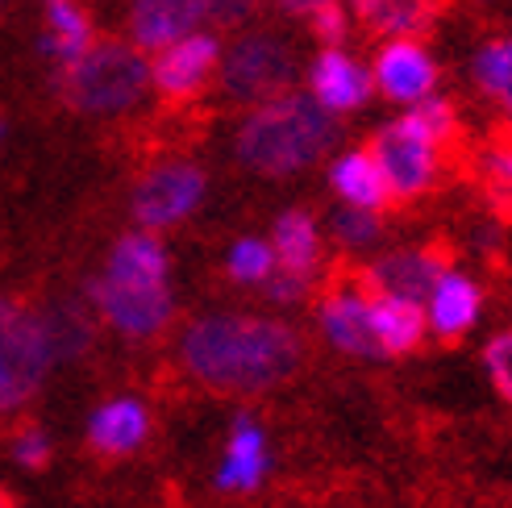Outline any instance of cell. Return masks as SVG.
Listing matches in <instances>:
<instances>
[{
	"label": "cell",
	"mask_w": 512,
	"mask_h": 508,
	"mask_svg": "<svg viewBox=\"0 0 512 508\" xmlns=\"http://www.w3.org/2000/svg\"><path fill=\"white\" fill-rule=\"evenodd\" d=\"M304 17H309L313 34H317L325 46H342L346 25H350V17H346V0H329V5H317V9L304 13Z\"/></svg>",
	"instance_id": "f546056e"
},
{
	"label": "cell",
	"mask_w": 512,
	"mask_h": 508,
	"mask_svg": "<svg viewBox=\"0 0 512 508\" xmlns=\"http://www.w3.org/2000/svg\"><path fill=\"white\" fill-rule=\"evenodd\" d=\"M408 113H413L442 146H446V142L454 138V130H458V113H454V105H450L446 96H425V100H417V105H408Z\"/></svg>",
	"instance_id": "f1b7e54d"
},
{
	"label": "cell",
	"mask_w": 512,
	"mask_h": 508,
	"mask_svg": "<svg viewBox=\"0 0 512 508\" xmlns=\"http://www.w3.org/2000/svg\"><path fill=\"white\" fill-rule=\"evenodd\" d=\"M150 88V59L134 42H92L75 63L59 67V96L75 113H130Z\"/></svg>",
	"instance_id": "3957f363"
},
{
	"label": "cell",
	"mask_w": 512,
	"mask_h": 508,
	"mask_svg": "<svg viewBox=\"0 0 512 508\" xmlns=\"http://www.w3.org/2000/svg\"><path fill=\"white\" fill-rule=\"evenodd\" d=\"M179 363L213 392L254 396L288 384L304 363V342L284 321L213 313L179 334Z\"/></svg>",
	"instance_id": "6da1fadb"
},
{
	"label": "cell",
	"mask_w": 512,
	"mask_h": 508,
	"mask_svg": "<svg viewBox=\"0 0 512 508\" xmlns=\"http://www.w3.org/2000/svg\"><path fill=\"white\" fill-rule=\"evenodd\" d=\"M50 367H55V350L42 313L0 296V413L25 409Z\"/></svg>",
	"instance_id": "277c9868"
},
{
	"label": "cell",
	"mask_w": 512,
	"mask_h": 508,
	"mask_svg": "<svg viewBox=\"0 0 512 508\" xmlns=\"http://www.w3.org/2000/svg\"><path fill=\"white\" fill-rule=\"evenodd\" d=\"M483 371H488L492 388L500 392V400L512 404V325L496 329V334L483 342Z\"/></svg>",
	"instance_id": "83f0119b"
},
{
	"label": "cell",
	"mask_w": 512,
	"mask_h": 508,
	"mask_svg": "<svg viewBox=\"0 0 512 508\" xmlns=\"http://www.w3.org/2000/svg\"><path fill=\"white\" fill-rule=\"evenodd\" d=\"M371 80L396 105H417L438 88V63L417 38H388L375 55Z\"/></svg>",
	"instance_id": "8fae6325"
},
{
	"label": "cell",
	"mask_w": 512,
	"mask_h": 508,
	"mask_svg": "<svg viewBox=\"0 0 512 508\" xmlns=\"http://www.w3.org/2000/svg\"><path fill=\"white\" fill-rule=\"evenodd\" d=\"M42 321H46L50 350H55V363H71V359H80V354H88V346L96 338V321L80 300L55 304L50 313H42Z\"/></svg>",
	"instance_id": "d4e9b609"
},
{
	"label": "cell",
	"mask_w": 512,
	"mask_h": 508,
	"mask_svg": "<svg viewBox=\"0 0 512 508\" xmlns=\"http://www.w3.org/2000/svg\"><path fill=\"white\" fill-rule=\"evenodd\" d=\"M259 9V0H209V21L217 25H242Z\"/></svg>",
	"instance_id": "836d02e7"
},
{
	"label": "cell",
	"mask_w": 512,
	"mask_h": 508,
	"mask_svg": "<svg viewBox=\"0 0 512 508\" xmlns=\"http://www.w3.org/2000/svg\"><path fill=\"white\" fill-rule=\"evenodd\" d=\"M204 171L196 163H184V159H171V163H159L150 167L138 188H134V221L142 230H171V225L188 221L196 213V205L204 200Z\"/></svg>",
	"instance_id": "52a82bcc"
},
{
	"label": "cell",
	"mask_w": 512,
	"mask_h": 508,
	"mask_svg": "<svg viewBox=\"0 0 512 508\" xmlns=\"http://www.w3.org/2000/svg\"><path fill=\"white\" fill-rule=\"evenodd\" d=\"M338 142V117L321 109L313 92H279L259 100L238 125V159L259 175H296L325 159Z\"/></svg>",
	"instance_id": "7a4b0ae2"
},
{
	"label": "cell",
	"mask_w": 512,
	"mask_h": 508,
	"mask_svg": "<svg viewBox=\"0 0 512 508\" xmlns=\"http://www.w3.org/2000/svg\"><path fill=\"white\" fill-rule=\"evenodd\" d=\"M105 275L121 279V284H167L171 259H167L163 242L155 238V230H138V234L117 238Z\"/></svg>",
	"instance_id": "ffe728a7"
},
{
	"label": "cell",
	"mask_w": 512,
	"mask_h": 508,
	"mask_svg": "<svg viewBox=\"0 0 512 508\" xmlns=\"http://www.w3.org/2000/svg\"><path fill=\"white\" fill-rule=\"evenodd\" d=\"M371 155L383 171V180H388L392 200H417L438 180L442 142L433 138L413 113H404L375 134Z\"/></svg>",
	"instance_id": "8992f818"
},
{
	"label": "cell",
	"mask_w": 512,
	"mask_h": 508,
	"mask_svg": "<svg viewBox=\"0 0 512 508\" xmlns=\"http://www.w3.org/2000/svg\"><path fill=\"white\" fill-rule=\"evenodd\" d=\"M200 25H209V0H125V34L150 55Z\"/></svg>",
	"instance_id": "7c38bea8"
},
{
	"label": "cell",
	"mask_w": 512,
	"mask_h": 508,
	"mask_svg": "<svg viewBox=\"0 0 512 508\" xmlns=\"http://www.w3.org/2000/svg\"><path fill=\"white\" fill-rule=\"evenodd\" d=\"M329 230H334L338 246L346 250H371L379 238H383V221L375 209H354V205H342L329 221Z\"/></svg>",
	"instance_id": "4316f807"
},
{
	"label": "cell",
	"mask_w": 512,
	"mask_h": 508,
	"mask_svg": "<svg viewBox=\"0 0 512 508\" xmlns=\"http://www.w3.org/2000/svg\"><path fill=\"white\" fill-rule=\"evenodd\" d=\"M371 329H375V342H379L383 359H388V354H413L429 334L425 304L404 300V296L371 292Z\"/></svg>",
	"instance_id": "e0dca14e"
},
{
	"label": "cell",
	"mask_w": 512,
	"mask_h": 508,
	"mask_svg": "<svg viewBox=\"0 0 512 508\" xmlns=\"http://www.w3.org/2000/svg\"><path fill=\"white\" fill-rule=\"evenodd\" d=\"M329 188H334V196L342 200V205H354V209H383L392 200L388 192V180H383V171L367 150H346V155L334 159V167H329Z\"/></svg>",
	"instance_id": "d6986e66"
},
{
	"label": "cell",
	"mask_w": 512,
	"mask_h": 508,
	"mask_svg": "<svg viewBox=\"0 0 512 508\" xmlns=\"http://www.w3.org/2000/svg\"><path fill=\"white\" fill-rule=\"evenodd\" d=\"M279 5H284L288 13H309V9H317V5H329V0H279Z\"/></svg>",
	"instance_id": "e575fe53"
},
{
	"label": "cell",
	"mask_w": 512,
	"mask_h": 508,
	"mask_svg": "<svg viewBox=\"0 0 512 508\" xmlns=\"http://www.w3.org/2000/svg\"><path fill=\"white\" fill-rule=\"evenodd\" d=\"M350 9L388 38H417L433 21V0H350Z\"/></svg>",
	"instance_id": "cb8c5ba5"
},
{
	"label": "cell",
	"mask_w": 512,
	"mask_h": 508,
	"mask_svg": "<svg viewBox=\"0 0 512 508\" xmlns=\"http://www.w3.org/2000/svg\"><path fill=\"white\" fill-rule=\"evenodd\" d=\"M450 267V259L433 246H408V250H392L379 254V259L363 271L367 292H383V296H404V300H421L429 296V288L438 284V275Z\"/></svg>",
	"instance_id": "4fadbf2b"
},
{
	"label": "cell",
	"mask_w": 512,
	"mask_h": 508,
	"mask_svg": "<svg viewBox=\"0 0 512 508\" xmlns=\"http://www.w3.org/2000/svg\"><path fill=\"white\" fill-rule=\"evenodd\" d=\"M483 313V288L479 279L458 271V267H446L438 275V284L429 288L425 296V317H429V334H438L442 342H454L475 329Z\"/></svg>",
	"instance_id": "9a60e30c"
},
{
	"label": "cell",
	"mask_w": 512,
	"mask_h": 508,
	"mask_svg": "<svg viewBox=\"0 0 512 508\" xmlns=\"http://www.w3.org/2000/svg\"><path fill=\"white\" fill-rule=\"evenodd\" d=\"M267 467H271V454H267L263 425L250 413H238L234 429H229L221 471H217V488L221 492H254L267 479Z\"/></svg>",
	"instance_id": "2e32d148"
},
{
	"label": "cell",
	"mask_w": 512,
	"mask_h": 508,
	"mask_svg": "<svg viewBox=\"0 0 512 508\" xmlns=\"http://www.w3.org/2000/svg\"><path fill=\"white\" fill-rule=\"evenodd\" d=\"M479 171L496 192H512V138H500V142H492L488 150H483Z\"/></svg>",
	"instance_id": "4dcf8cb0"
},
{
	"label": "cell",
	"mask_w": 512,
	"mask_h": 508,
	"mask_svg": "<svg viewBox=\"0 0 512 508\" xmlns=\"http://www.w3.org/2000/svg\"><path fill=\"white\" fill-rule=\"evenodd\" d=\"M309 288H313V275L284 271V267H275V271L267 275V296L279 300V304H296V300H304V296H309Z\"/></svg>",
	"instance_id": "1f68e13d"
},
{
	"label": "cell",
	"mask_w": 512,
	"mask_h": 508,
	"mask_svg": "<svg viewBox=\"0 0 512 508\" xmlns=\"http://www.w3.org/2000/svg\"><path fill=\"white\" fill-rule=\"evenodd\" d=\"M150 434V413L134 396L100 404L88 421V446L96 454H134Z\"/></svg>",
	"instance_id": "ac0fdd59"
},
{
	"label": "cell",
	"mask_w": 512,
	"mask_h": 508,
	"mask_svg": "<svg viewBox=\"0 0 512 508\" xmlns=\"http://www.w3.org/2000/svg\"><path fill=\"white\" fill-rule=\"evenodd\" d=\"M88 296L92 309L125 338H155L175 317L171 284H121V279L100 275L92 279Z\"/></svg>",
	"instance_id": "ba28073f"
},
{
	"label": "cell",
	"mask_w": 512,
	"mask_h": 508,
	"mask_svg": "<svg viewBox=\"0 0 512 508\" xmlns=\"http://www.w3.org/2000/svg\"><path fill=\"white\" fill-rule=\"evenodd\" d=\"M217 80L229 100L242 105H259L279 92H288L296 80V50L288 38H279L271 30H250L234 38V46L221 50Z\"/></svg>",
	"instance_id": "5b68a950"
},
{
	"label": "cell",
	"mask_w": 512,
	"mask_h": 508,
	"mask_svg": "<svg viewBox=\"0 0 512 508\" xmlns=\"http://www.w3.org/2000/svg\"><path fill=\"white\" fill-rule=\"evenodd\" d=\"M309 92L321 109L329 113H354V109H363L371 92H375V80H371V71L358 63L350 50L342 46H325L321 55L309 63Z\"/></svg>",
	"instance_id": "5bb4252c"
},
{
	"label": "cell",
	"mask_w": 512,
	"mask_h": 508,
	"mask_svg": "<svg viewBox=\"0 0 512 508\" xmlns=\"http://www.w3.org/2000/svg\"><path fill=\"white\" fill-rule=\"evenodd\" d=\"M225 267L238 284H267V275L275 271V250L263 238H238L234 246H229Z\"/></svg>",
	"instance_id": "484cf974"
},
{
	"label": "cell",
	"mask_w": 512,
	"mask_h": 508,
	"mask_svg": "<svg viewBox=\"0 0 512 508\" xmlns=\"http://www.w3.org/2000/svg\"><path fill=\"white\" fill-rule=\"evenodd\" d=\"M5 5H9V0H0V9H5Z\"/></svg>",
	"instance_id": "d590c367"
},
{
	"label": "cell",
	"mask_w": 512,
	"mask_h": 508,
	"mask_svg": "<svg viewBox=\"0 0 512 508\" xmlns=\"http://www.w3.org/2000/svg\"><path fill=\"white\" fill-rule=\"evenodd\" d=\"M471 80L475 88L496 100L504 121L512 125V34L504 38H492V42H483L475 50V59H471Z\"/></svg>",
	"instance_id": "603a6c76"
},
{
	"label": "cell",
	"mask_w": 512,
	"mask_h": 508,
	"mask_svg": "<svg viewBox=\"0 0 512 508\" xmlns=\"http://www.w3.org/2000/svg\"><path fill=\"white\" fill-rule=\"evenodd\" d=\"M221 42L209 30H192L184 38L167 42L150 59V88L167 100H192L204 92V84L217 75Z\"/></svg>",
	"instance_id": "9c48e42d"
},
{
	"label": "cell",
	"mask_w": 512,
	"mask_h": 508,
	"mask_svg": "<svg viewBox=\"0 0 512 508\" xmlns=\"http://www.w3.org/2000/svg\"><path fill=\"white\" fill-rule=\"evenodd\" d=\"M317 321L334 350L350 354V359H383L371 329V292L363 284H342L325 292L317 304Z\"/></svg>",
	"instance_id": "30bf717a"
},
{
	"label": "cell",
	"mask_w": 512,
	"mask_h": 508,
	"mask_svg": "<svg viewBox=\"0 0 512 508\" xmlns=\"http://www.w3.org/2000/svg\"><path fill=\"white\" fill-rule=\"evenodd\" d=\"M271 250H275V267L313 275L321 263V230H317L313 213H304V209L279 213L275 230H271Z\"/></svg>",
	"instance_id": "44dd1931"
},
{
	"label": "cell",
	"mask_w": 512,
	"mask_h": 508,
	"mask_svg": "<svg viewBox=\"0 0 512 508\" xmlns=\"http://www.w3.org/2000/svg\"><path fill=\"white\" fill-rule=\"evenodd\" d=\"M96 42L92 34V17L75 5V0H50L46 9V34H42V50L50 59H55L59 67L75 63L84 55V50Z\"/></svg>",
	"instance_id": "7402d4cb"
},
{
	"label": "cell",
	"mask_w": 512,
	"mask_h": 508,
	"mask_svg": "<svg viewBox=\"0 0 512 508\" xmlns=\"http://www.w3.org/2000/svg\"><path fill=\"white\" fill-rule=\"evenodd\" d=\"M13 459L21 463V467H30V471H38V467H46L50 463V438L42 434V429H21L17 434V442H13Z\"/></svg>",
	"instance_id": "d6a6232c"
}]
</instances>
